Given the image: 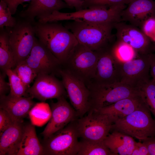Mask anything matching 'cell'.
<instances>
[{"mask_svg":"<svg viewBox=\"0 0 155 155\" xmlns=\"http://www.w3.org/2000/svg\"><path fill=\"white\" fill-rule=\"evenodd\" d=\"M33 24L36 37L61 64H64L78 44L73 34L57 22Z\"/></svg>","mask_w":155,"mask_h":155,"instance_id":"cell-1","label":"cell"},{"mask_svg":"<svg viewBox=\"0 0 155 155\" xmlns=\"http://www.w3.org/2000/svg\"><path fill=\"white\" fill-rule=\"evenodd\" d=\"M115 23L72 21L66 23L64 26L73 34L79 43L93 51H99L108 48Z\"/></svg>","mask_w":155,"mask_h":155,"instance_id":"cell-2","label":"cell"},{"mask_svg":"<svg viewBox=\"0 0 155 155\" xmlns=\"http://www.w3.org/2000/svg\"><path fill=\"white\" fill-rule=\"evenodd\" d=\"M126 7L125 4H123L109 7L97 6L72 12H62L55 11L47 16L38 19V22L46 23L70 20L115 23L121 22V13Z\"/></svg>","mask_w":155,"mask_h":155,"instance_id":"cell-3","label":"cell"},{"mask_svg":"<svg viewBox=\"0 0 155 155\" xmlns=\"http://www.w3.org/2000/svg\"><path fill=\"white\" fill-rule=\"evenodd\" d=\"M113 131L120 132L141 142L146 138L155 137V119L152 117L145 103L131 113L113 123L111 130Z\"/></svg>","mask_w":155,"mask_h":155,"instance_id":"cell-4","label":"cell"},{"mask_svg":"<svg viewBox=\"0 0 155 155\" xmlns=\"http://www.w3.org/2000/svg\"><path fill=\"white\" fill-rule=\"evenodd\" d=\"M87 86L90 92V110H98L121 100L141 94L140 88L121 82L109 84L90 83Z\"/></svg>","mask_w":155,"mask_h":155,"instance_id":"cell-5","label":"cell"},{"mask_svg":"<svg viewBox=\"0 0 155 155\" xmlns=\"http://www.w3.org/2000/svg\"><path fill=\"white\" fill-rule=\"evenodd\" d=\"M77 119L47 138L44 139L42 144L43 155H77L79 141L76 127Z\"/></svg>","mask_w":155,"mask_h":155,"instance_id":"cell-6","label":"cell"},{"mask_svg":"<svg viewBox=\"0 0 155 155\" xmlns=\"http://www.w3.org/2000/svg\"><path fill=\"white\" fill-rule=\"evenodd\" d=\"M5 28L16 65L26 59L33 46L36 38L33 23L24 19Z\"/></svg>","mask_w":155,"mask_h":155,"instance_id":"cell-7","label":"cell"},{"mask_svg":"<svg viewBox=\"0 0 155 155\" xmlns=\"http://www.w3.org/2000/svg\"><path fill=\"white\" fill-rule=\"evenodd\" d=\"M87 115L76 120L79 138L88 140L103 141L109 133L113 122L107 115L91 109Z\"/></svg>","mask_w":155,"mask_h":155,"instance_id":"cell-8","label":"cell"},{"mask_svg":"<svg viewBox=\"0 0 155 155\" xmlns=\"http://www.w3.org/2000/svg\"><path fill=\"white\" fill-rule=\"evenodd\" d=\"M99 54L78 43L64 65L87 85L93 79Z\"/></svg>","mask_w":155,"mask_h":155,"instance_id":"cell-9","label":"cell"},{"mask_svg":"<svg viewBox=\"0 0 155 155\" xmlns=\"http://www.w3.org/2000/svg\"><path fill=\"white\" fill-rule=\"evenodd\" d=\"M58 72L78 117H81L90 109L89 90L85 82L66 68Z\"/></svg>","mask_w":155,"mask_h":155,"instance_id":"cell-10","label":"cell"},{"mask_svg":"<svg viewBox=\"0 0 155 155\" xmlns=\"http://www.w3.org/2000/svg\"><path fill=\"white\" fill-rule=\"evenodd\" d=\"M138 54L129 61L121 63L120 82L139 88L150 79V54Z\"/></svg>","mask_w":155,"mask_h":155,"instance_id":"cell-11","label":"cell"},{"mask_svg":"<svg viewBox=\"0 0 155 155\" xmlns=\"http://www.w3.org/2000/svg\"><path fill=\"white\" fill-rule=\"evenodd\" d=\"M57 99V102L51 103V118L41 133L44 139L63 128L78 117L76 111L68 102L65 96Z\"/></svg>","mask_w":155,"mask_h":155,"instance_id":"cell-12","label":"cell"},{"mask_svg":"<svg viewBox=\"0 0 155 155\" xmlns=\"http://www.w3.org/2000/svg\"><path fill=\"white\" fill-rule=\"evenodd\" d=\"M65 89L62 81L51 74H38L33 84L29 88L27 93L32 98L42 101L65 96Z\"/></svg>","mask_w":155,"mask_h":155,"instance_id":"cell-13","label":"cell"},{"mask_svg":"<svg viewBox=\"0 0 155 155\" xmlns=\"http://www.w3.org/2000/svg\"><path fill=\"white\" fill-rule=\"evenodd\" d=\"M114 28L116 30L117 41L129 44L138 54L145 55L152 53V43L151 39L137 27L121 22L115 23Z\"/></svg>","mask_w":155,"mask_h":155,"instance_id":"cell-14","label":"cell"},{"mask_svg":"<svg viewBox=\"0 0 155 155\" xmlns=\"http://www.w3.org/2000/svg\"><path fill=\"white\" fill-rule=\"evenodd\" d=\"M110 49L99 51L94 77L89 83L109 84L120 82L121 63L114 58Z\"/></svg>","mask_w":155,"mask_h":155,"instance_id":"cell-15","label":"cell"},{"mask_svg":"<svg viewBox=\"0 0 155 155\" xmlns=\"http://www.w3.org/2000/svg\"><path fill=\"white\" fill-rule=\"evenodd\" d=\"M38 75L51 74L61 64L49 50L36 37L30 53L25 60Z\"/></svg>","mask_w":155,"mask_h":155,"instance_id":"cell-16","label":"cell"},{"mask_svg":"<svg viewBox=\"0 0 155 155\" xmlns=\"http://www.w3.org/2000/svg\"><path fill=\"white\" fill-rule=\"evenodd\" d=\"M122 11L121 21L142 28L149 18H155V0H133Z\"/></svg>","mask_w":155,"mask_h":155,"instance_id":"cell-17","label":"cell"},{"mask_svg":"<svg viewBox=\"0 0 155 155\" xmlns=\"http://www.w3.org/2000/svg\"><path fill=\"white\" fill-rule=\"evenodd\" d=\"M71 8L62 0H32L27 8L21 11L20 16L24 19L33 23L36 17L47 16L55 11Z\"/></svg>","mask_w":155,"mask_h":155,"instance_id":"cell-18","label":"cell"},{"mask_svg":"<svg viewBox=\"0 0 155 155\" xmlns=\"http://www.w3.org/2000/svg\"><path fill=\"white\" fill-rule=\"evenodd\" d=\"M0 97V108L7 111L14 122H23L35 104L29 96L17 97L9 94Z\"/></svg>","mask_w":155,"mask_h":155,"instance_id":"cell-19","label":"cell"},{"mask_svg":"<svg viewBox=\"0 0 155 155\" xmlns=\"http://www.w3.org/2000/svg\"><path fill=\"white\" fill-rule=\"evenodd\" d=\"M145 103L141 93L140 95L121 100L97 110L108 115L113 123L131 113Z\"/></svg>","mask_w":155,"mask_h":155,"instance_id":"cell-20","label":"cell"},{"mask_svg":"<svg viewBox=\"0 0 155 155\" xmlns=\"http://www.w3.org/2000/svg\"><path fill=\"white\" fill-rule=\"evenodd\" d=\"M24 125L23 121L15 122L0 135V155H17Z\"/></svg>","mask_w":155,"mask_h":155,"instance_id":"cell-21","label":"cell"},{"mask_svg":"<svg viewBox=\"0 0 155 155\" xmlns=\"http://www.w3.org/2000/svg\"><path fill=\"white\" fill-rule=\"evenodd\" d=\"M104 140L105 145L114 155H131L135 142L133 137L113 131Z\"/></svg>","mask_w":155,"mask_h":155,"instance_id":"cell-22","label":"cell"},{"mask_svg":"<svg viewBox=\"0 0 155 155\" xmlns=\"http://www.w3.org/2000/svg\"><path fill=\"white\" fill-rule=\"evenodd\" d=\"M43 154L42 144L37 137L34 126L24 125L22 139L17 155H41Z\"/></svg>","mask_w":155,"mask_h":155,"instance_id":"cell-23","label":"cell"},{"mask_svg":"<svg viewBox=\"0 0 155 155\" xmlns=\"http://www.w3.org/2000/svg\"><path fill=\"white\" fill-rule=\"evenodd\" d=\"M0 67L4 73L16 65L13 54L10 45L8 33L6 30L0 29Z\"/></svg>","mask_w":155,"mask_h":155,"instance_id":"cell-24","label":"cell"},{"mask_svg":"<svg viewBox=\"0 0 155 155\" xmlns=\"http://www.w3.org/2000/svg\"><path fill=\"white\" fill-rule=\"evenodd\" d=\"M77 155H114L104 141H91L82 139L79 141Z\"/></svg>","mask_w":155,"mask_h":155,"instance_id":"cell-25","label":"cell"},{"mask_svg":"<svg viewBox=\"0 0 155 155\" xmlns=\"http://www.w3.org/2000/svg\"><path fill=\"white\" fill-rule=\"evenodd\" d=\"M110 49L114 58L121 63L133 59L138 54L131 46L125 42L117 40Z\"/></svg>","mask_w":155,"mask_h":155,"instance_id":"cell-26","label":"cell"},{"mask_svg":"<svg viewBox=\"0 0 155 155\" xmlns=\"http://www.w3.org/2000/svg\"><path fill=\"white\" fill-rule=\"evenodd\" d=\"M4 73L8 78L10 95L17 97L28 96L27 93L28 88L12 69H7Z\"/></svg>","mask_w":155,"mask_h":155,"instance_id":"cell-27","label":"cell"},{"mask_svg":"<svg viewBox=\"0 0 155 155\" xmlns=\"http://www.w3.org/2000/svg\"><path fill=\"white\" fill-rule=\"evenodd\" d=\"M145 102L155 119V82L150 79L139 87Z\"/></svg>","mask_w":155,"mask_h":155,"instance_id":"cell-28","label":"cell"},{"mask_svg":"<svg viewBox=\"0 0 155 155\" xmlns=\"http://www.w3.org/2000/svg\"><path fill=\"white\" fill-rule=\"evenodd\" d=\"M12 69L28 88L38 75L25 61L17 64Z\"/></svg>","mask_w":155,"mask_h":155,"instance_id":"cell-29","label":"cell"},{"mask_svg":"<svg viewBox=\"0 0 155 155\" xmlns=\"http://www.w3.org/2000/svg\"><path fill=\"white\" fill-rule=\"evenodd\" d=\"M12 15L6 3L3 0H0V29L3 28L4 27L11 28L15 26L17 21Z\"/></svg>","mask_w":155,"mask_h":155,"instance_id":"cell-30","label":"cell"},{"mask_svg":"<svg viewBox=\"0 0 155 155\" xmlns=\"http://www.w3.org/2000/svg\"><path fill=\"white\" fill-rule=\"evenodd\" d=\"M133 0H84L83 8L86 9L97 6H111L120 5L128 4Z\"/></svg>","mask_w":155,"mask_h":155,"instance_id":"cell-31","label":"cell"},{"mask_svg":"<svg viewBox=\"0 0 155 155\" xmlns=\"http://www.w3.org/2000/svg\"><path fill=\"white\" fill-rule=\"evenodd\" d=\"M14 122L7 112L0 108V135Z\"/></svg>","mask_w":155,"mask_h":155,"instance_id":"cell-32","label":"cell"},{"mask_svg":"<svg viewBox=\"0 0 155 155\" xmlns=\"http://www.w3.org/2000/svg\"><path fill=\"white\" fill-rule=\"evenodd\" d=\"M142 28L144 33L155 42V18L151 17L148 19Z\"/></svg>","mask_w":155,"mask_h":155,"instance_id":"cell-33","label":"cell"},{"mask_svg":"<svg viewBox=\"0 0 155 155\" xmlns=\"http://www.w3.org/2000/svg\"><path fill=\"white\" fill-rule=\"evenodd\" d=\"M131 155H149L146 145L141 142H135Z\"/></svg>","mask_w":155,"mask_h":155,"instance_id":"cell-34","label":"cell"},{"mask_svg":"<svg viewBox=\"0 0 155 155\" xmlns=\"http://www.w3.org/2000/svg\"><path fill=\"white\" fill-rule=\"evenodd\" d=\"M6 3L12 15L14 14L18 6L23 3L32 0H3Z\"/></svg>","mask_w":155,"mask_h":155,"instance_id":"cell-35","label":"cell"},{"mask_svg":"<svg viewBox=\"0 0 155 155\" xmlns=\"http://www.w3.org/2000/svg\"><path fill=\"white\" fill-rule=\"evenodd\" d=\"M141 142L146 146L149 155H155V137L146 138Z\"/></svg>","mask_w":155,"mask_h":155,"instance_id":"cell-36","label":"cell"},{"mask_svg":"<svg viewBox=\"0 0 155 155\" xmlns=\"http://www.w3.org/2000/svg\"><path fill=\"white\" fill-rule=\"evenodd\" d=\"M5 75L4 73H0V97L5 95L10 90L9 83L6 82L5 79Z\"/></svg>","mask_w":155,"mask_h":155,"instance_id":"cell-37","label":"cell"},{"mask_svg":"<svg viewBox=\"0 0 155 155\" xmlns=\"http://www.w3.org/2000/svg\"><path fill=\"white\" fill-rule=\"evenodd\" d=\"M70 8H74L76 11L83 9V4L84 0H62Z\"/></svg>","mask_w":155,"mask_h":155,"instance_id":"cell-38","label":"cell"},{"mask_svg":"<svg viewBox=\"0 0 155 155\" xmlns=\"http://www.w3.org/2000/svg\"><path fill=\"white\" fill-rule=\"evenodd\" d=\"M150 73L152 79L155 82V54H150Z\"/></svg>","mask_w":155,"mask_h":155,"instance_id":"cell-39","label":"cell"},{"mask_svg":"<svg viewBox=\"0 0 155 155\" xmlns=\"http://www.w3.org/2000/svg\"><path fill=\"white\" fill-rule=\"evenodd\" d=\"M152 52L155 51V42L152 44L151 47Z\"/></svg>","mask_w":155,"mask_h":155,"instance_id":"cell-40","label":"cell"}]
</instances>
